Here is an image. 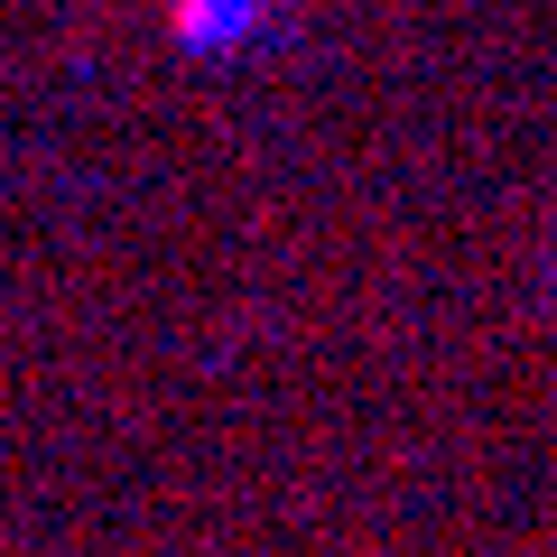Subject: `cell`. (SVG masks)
<instances>
[{"label":"cell","mask_w":557,"mask_h":557,"mask_svg":"<svg viewBox=\"0 0 557 557\" xmlns=\"http://www.w3.org/2000/svg\"><path fill=\"white\" fill-rule=\"evenodd\" d=\"M242 20H251V0H177V38H196V47L233 38Z\"/></svg>","instance_id":"cell-1"}]
</instances>
